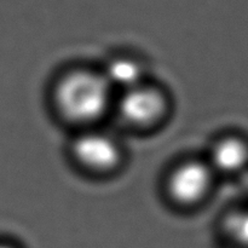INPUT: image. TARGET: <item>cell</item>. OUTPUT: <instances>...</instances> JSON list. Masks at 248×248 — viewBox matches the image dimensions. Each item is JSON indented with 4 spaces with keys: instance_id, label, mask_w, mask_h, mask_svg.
Listing matches in <instances>:
<instances>
[{
    "instance_id": "6",
    "label": "cell",
    "mask_w": 248,
    "mask_h": 248,
    "mask_svg": "<svg viewBox=\"0 0 248 248\" xmlns=\"http://www.w3.org/2000/svg\"><path fill=\"white\" fill-rule=\"evenodd\" d=\"M101 69L116 93L149 80L145 63L140 58L126 53L110 57Z\"/></svg>"
},
{
    "instance_id": "3",
    "label": "cell",
    "mask_w": 248,
    "mask_h": 248,
    "mask_svg": "<svg viewBox=\"0 0 248 248\" xmlns=\"http://www.w3.org/2000/svg\"><path fill=\"white\" fill-rule=\"evenodd\" d=\"M218 179L205 157H186L167 171L162 190L173 207L191 211L207 202L215 193Z\"/></svg>"
},
{
    "instance_id": "4",
    "label": "cell",
    "mask_w": 248,
    "mask_h": 248,
    "mask_svg": "<svg viewBox=\"0 0 248 248\" xmlns=\"http://www.w3.org/2000/svg\"><path fill=\"white\" fill-rule=\"evenodd\" d=\"M78 169L93 177H109L124 166L126 153L116 136L98 127L78 131L68 147Z\"/></svg>"
},
{
    "instance_id": "7",
    "label": "cell",
    "mask_w": 248,
    "mask_h": 248,
    "mask_svg": "<svg viewBox=\"0 0 248 248\" xmlns=\"http://www.w3.org/2000/svg\"><path fill=\"white\" fill-rule=\"evenodd\" d=\"M0 248H21L17 246L16 244L11 241H6V240H0Z\"/></svg>"
},
{
    "instance_id": "5",
    "label": "cell",
    "mask_w": 248,
    "mask_h": 248,
    "mask_svg": "<svg viewBox=\"0 0 248 248\" xmlns=\"http://www.w3.org/2000/svg\"><path fill=\"white\" fill-rule=\"evenodd\" d=\"M219 178H237L248 172V136L241 132L222 133L211 143L205 156Z\"/></svg>"
},
{
    "instance_id": "2",
    "label": "cell",
    "mask_w": 248,
    "mask_h": 248,
    "mask_svg": "<svg viewBox=\"0 0 248 248\" xmlns=\"http://www.w3.org/2000/svg\"><path fill=\"white\" fill-rule=\"evenodd\" d=\"M172 99L166 89L147 80L116 93L113 114L127 130L150 133L169 121Z\"/></svg>"
},
{
    "instance_id": "1",
    "label": "cell",
    "mask_w": 248,
    "mask_h": 248,
    "mask_svg": "<svg viewBox=\"0 0 248 248\" xmlns=\"http://www.w3.org/2000/svg\"><path fill=\"white\" fill-rule=\"evenodd\" d=\"M116 92L102 69L74 67L53 81L50 101L56 115L78 131L98 127L113 114Z\"/></svg>"
}]
</instances>
